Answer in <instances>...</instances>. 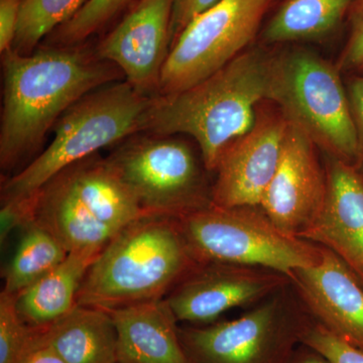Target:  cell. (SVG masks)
<instances>
[{"label":"cell","instance_id":"cell-25","mask_svg":"<svg viewBox=\"0 0 363 363\" xmlns=\"http://www.w3.org/2000/svg\"><path fill=\"white\" fill-rule=\"evenodd\" d=\"M44 327L26 323L16 308V296L0 294V363H21L38 343Z\"/></svg>","mask_w":363,"mask_h":363},{"label":"cell","instance_id":"cell-6","mask_svg":"<svg viewBox=\"0 0 363 363\" xmlns=\"http://www.w3.org/2000/svg\"><path fill=\"white\" fill-rule=\"evenodd\" d=\"M175 220L198 264L266 267L291 278L296 269L321 259L320 245L284 233L259 206L211 204Z\"/></svg>","mask_w":363,"mask_h":363},{"label":"cell","instance_id":"cell-22","mask_svg":"<svg viewBox=\"0 0 363 363\" xmlns=\"http://www.w3.org/2000/svg\"><path fill=\"white\" fill-rule=\"evenodd\" d=\"M68 255L52 234L33 222L23 228L16 252L4 272L1 292L18 296L58 267Z\"/></svg>","mask_w":363,"mask_h":363},{"label":"cell","instance_id":"cell-33","mask_svg":"<svg viewBox=\"0 0 363 363\" xmlns=\"http://www.w3.org/2000/svg\"><path fill=\"white\" fill-rule=\"evenodd\" d=\"M289 363H332L319 351L302 343L294 351Z\"/></svg>","mask_w":363,"mask_h":363},{"label":"cell","instance_id":"cell-21","mask_svg":"<svg viewBox=\"0 0 363 363\" xmlns=\"http://www.w3.org/2000/svg\"><path fill=\"white\" fill-rule=\"evenodd\" d=\"M355 0H286L267 21L262 39L284 44L322 39L333 33Z\"/></svg>","mask_w":363,"mask_h":363},{"label":"cell","instance_id":"cell-20","mask_svg":"<svg viewBox=\"0 0 363 363\" xmlns=\"http://www.w3.org/2000/svg\"><path fill=\"white\" fill-rule=\"evenodd\" d=\"M43 338L65 363H117L116 329L106 310L76 305L44 327Z\"/></svg>","mask_w":363,"mask_h":363},{"label":"cell","instance_id":"cell-26","mask_svg":"<svg viewBox=\"0 0 363 363\" xmlns=\"http://www.w3.org/2000/svg\"><path fill=\"white\" fill-rule=\"evenodd\" d=\"M302 343L319 351L332 363H363V350L334 335L316 321L306 332Z\"/></svg>","mask_w":363,"mask_h":363},{"label":"cell","instance_id":"cell-13","mask_svg":"<svg viewBox=\"0 0 363 363\" xmlns=\"http://www.w3.org/2000/svg\"><path fill=\"white\" fill-rule=\"evenodd\" d=\"M317 149L304 131L289 123L278 168L259 204L274 225L298 238L316 221L326 196V169Z\"/></svg>","mask_w":363,"mask_h":363},{"label":"cell","instance_id":"cell-5","mask_svg":"<svg viewBox=\"0 0 363 363\" xmlns=\"http://www.w3.org/2000/svg\"><path fill=\"white\" fill-rule=\"evenodd\" d=\"M340 73L303 48L272 55L269 101L327 156L353 166L357 133Z\"/></svg>","mask_w":363,"mask_h":363},{"label":"cell","instance_id":"cell-12","mask_svg":"<svg viewBox=\"0 0 363 363\" xmlns=\"http://www.w3.org/2000/svg\"><path fill=\"white\" fill-rule=\"evenodd\" d=\"M176 1L138 0L95 47L100 59L118 67L125 80L147 96L159 90Z\"/></svg>","mask_w":363,"mask_h":363},{"label":"cell","instance_id":"cell-18","mask_svg":"<svg viewBox=\"0 0 363 363\" xmlns=\"http://www.w3.org/2000/svg\"><path fill=\"white\" fill-rule=\"evenodd\" d=\"M35 196L33 222L52 234L69 252L105 247L117 233L88 211L60 174Z\"/></svg>","mask_w":363,"mask_h":363},{"label":"cell","instance_id":"cell-3","mask_svg":"<svg viewBox=\"0 0 363 363\" xmlns=\"http://www.w3.org/2000/svg\"><path fill=\"white\" fill-rule=\"evenodd\" d=\"M197 264L175 219L143 216L105 245L86 274L77 305L109 310L166 298Z\"/></svg>","mask_w":363,"mask_h":363},{"label":"cell","instance_id":"cell-1","mask_svg":"<svg viewBox=\"0 0 363 363\" xmlns=\"http://www.w3.org/2000/svg\"><path fill=\"white\" fill-rule=\"evenodd\" d=\"M4 105L0 167L4 173L39 152L45 138L71 106L88 93L124 78L85 43L49 45L30 55H1Z\"/></svg>","mask_w":363,"mask_h":363},{"label":"cell","instance_id":"cell-7","mask_svg":"<svg viewBox=\"0 0 363 363\" xmlns=\"http://www.w3.org/2000/svg\"><path fill=\"white\" fill-rule=\"evenodd\" d=\"M174 136L135 133L106 157L145 215L179 219L213 204L202 156Z\"/></svg>","mask_w":363,"mask_h":363},{"label":"cell","instance_id":"cell-28","mask_svg":"<svg viewBox=\"0 0 363 363\" xmlns=\"http://www.w3.org/2000/svg\"><path fill=\"white\" fill-rule=\"evenodd\" d=\"M35 194L18 199L1 200L0 210V241L6 242L7 238L18 228H25L35 221Z\"/></svg>","mask_w":363,"mask_h":363},{"label":"cell","instance_id":"cell-19","mask_svg":"<svg viewBox=\"0 0 363 363\" xmlns=\"http://www.w3.org/2000/svg\"><path fill=\"white\" fill-rule=\"evenodd\" d=\"M104 247L69 252L58 267L18 294L16 308L26 323L45 327L75 308L86 274Z\"/></svg>","mask_w":363,"mask_h":363},{"label":"cell","instance_id":"cell-15","mask_svg":"<svg viewBox=\"0 0 363 363\" xmlns=\"http://www.w3.org/2000/svg\"><path fill=\"white\" fill-rule=\"evenodd\" d=\"M325 169L324 205L302 240L335 253L363 286V179L352 164L330 157Z\"/></svg>","mask_w":363,"mask_h":363},{"label":"cell","instance_id":"cell-17","mask_svg":"<svg viewBox=\"0 0 363 363\" xmlns=\"http://www.w3.org/2000/svg\"><path fill=\"white\" fill-rule=\"evenodd\" d=\"M59 174L88 211L113 230L147 216L106 157L93 155Z\"/></svg>","mask_w":363,"mask_h":363},{"label":"cell","instance_id":"cell-14","mask_svg":"<svg viewBox=\"0 0 363 363\" xmlns=\"http://www.w3.org/2000/svg\"><path fill=\"white\" fill-rule=\"evenodd\" d=\"M321 252L317 264L293 272L294 289L317 323L363 350L362 284L335 253Z\"/></svg>","mask_w":363,"mask_h":363},{"label":"cell","instance_id":"cell-11","mask_svg":"<svg viewBox=\"0 0 363 363\" xmlns=\"http://www.w3.org/2000/svg\"><path fill=\"white\" fill-rule=\"evenodd\" d=\"M262 104L252 128L219 159L212 184V202L217 206H259L276 173L289 123L279 108Z\"/></svg>","mask_w":363,"mask_h":363},{"label":"cell","instance_id":"cell-27","mask_svg":"<svg viewBox=\"0 0 363 363\" xmlns=\"http://www.w3.org/2000/svg\"><path fill=\"white\" fill-rule=\"evenodd\" d=\"M348 21L350 35L336 65L341 72H363V0H355Z\"/></svg>","mask_w":363,"mask_h":363},{"label":"cell","instance_id":"cell-24","mask_svg":"<svg viewBox=\"0 0 363 363\" xmlns=\"http://www.w3.org/2000/svg\"><path fill=\"white\" fill-rule=\"evenodd\" d=\"M138 0H89L70 21L48 37L50 45L68 47L85 43L130 11Z\"/></svg>","mask_w":363,"mask_h":363},{"label":"cell","instance_id":"cell-31","mask_svg":"<svg viewBox=\"0 0 363 363\" xmlns=\"http://www.w3.org/2000/svg\"><path fill=\"white\" fill-rule=\"evenodd\" d=\"M23 0H0V52L11 51Z\"/></svg>","mask_w":363,"mask_h":363},{"label":"cell","instance_id":"cell-2","mask_svg":"<svg viewBox=\"0 0 363 363\" xmlns=\"http://www.w3.org/2000/svg\"><path fill=\"white\" fill-rule=\"evenodd\" d=\"M272 58L262 50L245 51L188 89L156 95L143 133L191 136L214 173L226 147L252 128L259 105L269 101Z\"/></svg>","mask_w":363,"mask_h":363},{"label":"cell","instance_id":"cell-4","mask_svg":"<svg viewBox=\"0 0 363 363\" xmlns=\"http://www.w3.org/2000/svg\"><path fill=\"white\" fill-rule=\"evenodd\" d=\"M152 97L143 94L126 80L88 93L55 124L54 140L49 147L2 183L1 200L32 196L74 162L143 133Z\"/></svg>","mask_w":363,"mask_h":363},{"label":"cell","instance_id":"cell-16","mask_svg":"<svg viewBox=\"0 0 363 363\" xmlns=\"http://www.w3.org/2000/svg\"><path fill=\"white\" fill-rule=\"evenodd\" d=\"M117 333V363H190L166 298L106 310Z\"/></svg>","mask_w":363,"mask_h":363},{"label":"cell","instance_id":"cell-9","mask_svg":"<svg viewBox=\"0 0 363 363\" xmlns=\"http://www.w3.org/2000/svg\"><path fill=\"white\" fill-rule=\"evenodd\" d=\"M272 0H221L172 45L157 95L188 89L230 63L255 39Z\"/></svg>","mask_w":363,"mask_h":363},{"label":"cell","instance_id":"cell-32","mask_svg":"<svg viewBox=\"0 0 363 363\" xmlns=\"http://www.w3.org/2000/svg\"><path fill=\"white\" fill-rule=\"evenodd\" d=\"M44 330V328H43ZM21 363H65L61 357L57 354L49 344L45 343L42 335L35 344V347L28 352Z\"/></svg>","mask_w":363,"mask_h":363},{"label":"cell","instance_id":"cell-29","mask_svg":"<svg viewBox=\"0 0 363 363\" xmlns=\"http://www.w3.org/2000/svg\"><path fill=\"white\" fill-rule=\"evenodd\" d=\"M346 90L357 133V157L353 167L363 179V76L351 78Z\"/></svg>","mask_w":363,"mask_h":363},{"label":"cell","instance_id":"cell-10","mask_svg":"<svg viewBox=\"0 0 363 363\" xmlns=\"http://www.w3.org/2000/svg\"><path fill=\"white\" fill-rule=\"evenodd\" d=\"M292 279L266 267L198 264L167 296L179 322L211 323L234 308L257 305Z\"/></svg>","mask_w":363,"mask_h":363},{"label":"cell","instance_id":"cell-30","mask_svg":"<svg viewBox=\"0 0 363 363\" xmlns=\"http://www.w3.org/2000/svg\"><path fill=\"white\" fill-rule=\"evenodd\" d=\"M220 1L221 0H177L172 20V45L191 21Z\"/></svg>","mask_w":363,"mask_h":363},{"label":"cell","instance_id":"cell-23","mask_svg":"<svg viewBox=\"0 0 363 363\" xmlns=\"http://www.w3.org/2000/svg\"><path fill=\"white\" fill-rule=\"evenodd\" d=\"M89 0H23L13 51L30 55L40 40L71 20Z\"/></svg>","mask_w":363,"mask_h":363},{"label":"cell","instance_id":"cell-8","mask_svg":"<svg viewBox=\"0 0 363 363\" xmlns=\"http://www.w3.org/2000/svg\"><path fill=\"white\" fill-rule=\"evenodd\" d=\"M314 322L291 284L238 319L179 333L190 363H289Z\"/></svg>","mask_w":363,"mask_h":363}]
</instances>
